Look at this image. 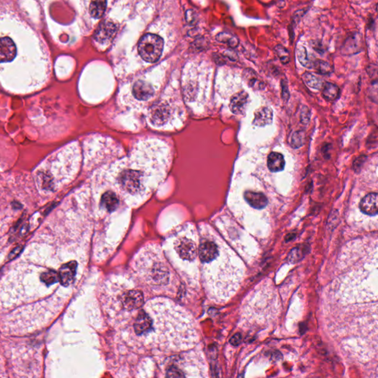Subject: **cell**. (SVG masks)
<instances>
[{
  "mask_svg": "<svg viewBox=\"0 0 378 378\" xmlns=\"http://www.w3.org/2000/svg\"><path fill=\"white\" fill-rule=\"evenodd\" d=\"M173 159L167 141L155 137L138 140L127 156L103 164L108 181L126 205L146 201L167 177Z\"/></svg>",
  "mask_w": 378,
  "mask_h": 378,
  "instance_id": "obj_1",
  "label": "cell"
},
{
  "mask_svg": "<svg viewBox=\"0 0 378 378\" xmlns=\"http://www.w3.org/2000/svg\"><path fill=\"white\" fill-rule=\"evenodd\" d=\"M203 266L208 271V278L217 296L229 298L240 285L243 277V264L228 248L222 242L205 238L198 248Z\"/></svg>",
  "mask_w": 378,
  "mask_h": 378,
  "instance_id": "obj_2",
  "label": "cell"
},
{
  "mask_svg": "<svg viewBox=\"0 0 378 378\" xmlns=\"http://www.w3.org/2000/svg\"><path fill=\"white\" fill-rule=\"evenodd\" d=\"M146 124L157 131L180 129L186 121V110L179 90L168 88L144 112Z\"/></svg>",
  "mask_w": 378,
  "mask_h": 378,
  "instance_id": "obj_3",
  "label": "cell"
},
{
  "mask_svg": "<svg viewBox=\"0 0 378 378\" xmlns=\"http://www.w3.org/2000/svg\"><path fill=\"white\" fill-rule=\"evenodd\" d=\"M279 301L275 291L267 286L254 291L243 307L242 318L251 326H265L277 318Z\"/></svg>",
  "mask_w": 378,
  "mask_h": 378,
  "instance_id": "obj_4",
  "label": "cell"
},
{
  "mask_svg": "<svg viewBox=\"0 0 378 378\" xmlns=\"http://www.w3.org/2000/svg\"><path fill=\"white\" fill-rule=\"evenodd\" d=\"M162 38L155 34H145L139 44V52L143 60L148 63H154L160 59L164 50Z\"/></svg>",
  "mask_w": 378,
  "mask_h": 378,
  "instance_id": "obj_5",
  "label": "cell"
},
{
  "mask_svg": "<svg viewBox=\"0 0 378 378\" xmlns=\"http://www.w3.org/2000/svg\"><path fill=\"white\" fill-rule=\"evenodd\" d=\"M146 266V277L151 284L157 287L167 285L170 281L169 268L162 260H149Z\"/></svg>",
  "mask_w": 378,
  "mask_h": 378,
  "instance_id": "obj_6",
  "label": "cell"
},
{
  "mask_svg": "<svg viewBox=\"0 0 378 378\" xmlns=\"http://www.w3.org/2000/svg\"><path fill=\"white\" fill-rule=\"evenodd\" d=\"M175 242V249L180 259L185 261H194L197 257V245L192 238L180 236Z\"/></svg>",
  "mask_w": 378,
  "mask_h": 378,
  "instance_id": "obj_7",
  "label": "cell"
},
{
  "mask_svg": "<svg viewBox=\"0 0 378 378\" xmlns=\"http://www.w3.org/2000/svg\"><path fill=\"white\" fill-rule=\"evenodd\" d=\"M144 304V296L142 292L138 290H130L121 295V306L127 311L139 309Z\"/></svg>",
  "mask_w": 378,
  "mask_h": 378,
  "instance_id": "obj_8",
  "label": "cell"
},
{
  "mask_svg": "<svg viewBox=\"0 0 378 378\" xmlns=\"http://www.w3.org/2000/svg\"><path fill=\"white\" fill-rule=\"evenodd\" d=\"M363 38L359 33H353L346 38L341 47L342 54L353 55L362 50Z\"/></svg>",
  "mask_w": 378,
  "mask_h": 378,
  "instance_id": "obj_9",
  "label": "cell"
},
{
  "mask_svg": "<svg viewBox=\"0 0 378 378\" xmlns=\"http://www.w3.org/2000/svg\"><path fill=\"white\" fill-rule=\"evenodd\" d=\"M249 96L246 92H239L231 97L229 107L233 114L245 115L248 106Z\"/></svg>",
  "mask_w": 378,
  "mask_h": 378,
  "instance_id": "obj_10",
  "label": "cell"
},
{
  "mask_svg": "<svg viewBox=\"0 0 378 378\" xmlns=\"http://www.w3.org/2000/svg\"><path fill=\"white\" fill-rule=\"evenodd\" d=\"M16 56V47L9 37L0 38V62H10Z\"/></svg>",
  "mask_w": 378,
  "mask_h": 378,
  "instance_id": "obj_11",
  "label": "cell"
},
{
  "mask_svg": "<svg viewBox=\"0 0 378 378\" xmlns=\"http://www.w3.org/2000/svg\"><path fill=\"white\" fill-rule=\"evenodd\" d=\"M117 28L116 24L109 22L101 23L96 30L95 39L100 43L109 42L116 36Z\"/></svg>",
  "mask_w": 378,
  "mask_h": 378,
  "instance_id": "obj_12",
  "label": "cell"
},
{
  "mask_svg": "<svg viewBox=\"0 0 378 378\" xmlns=\"http://www.w3.org/2000/svg\"><path fill=\"white\" fill-rule=\"evenodd\" d=\"M76 262H70L63 264L59 269V277L61 284L64 286L70 285L73 282L76 274Z\"/></svg>",
  "mask_w": 378,
  "mask_h": 378,
  "instance_id": "obj_13",
  "label": "cell"
},
{
  "mask_svg": "<svg viewBox=\"0 0 378 378\" xmlns=\"http://www.w3.org/2000/svg\"><path fill=\"white\" fill-rule=\"evenodd\" d=\"M377 194L371 193L362 199L360 203V209L369 216L377 214Z\"/></svg>",
  "mask_w": 378,
  "mask_h": 378,
  "instance_id": "obj_14",
  "label": "cell"
},
{
  "mask_svg": "<svg viewBox=\"0 0 378 378\" xmlns=\"http://www.w3.org/2000/svg\"><path fill=\"white\" fill-rule=\"evenodd\" d=\"M245 200L255 209H263L268 203L267 197L262 193L247 191L244 194Z\"/></svg>",
  "mask_w": 378,
  "mask_h": 378,
  "instance_id": "obj_15",
  "label": "cell"
},
{
  "mask_svg": "<svg viewBox=\"0 0 378 378\" xmlns=\"http://www.w3.org/2000/svg\"><path fill=\"white\" fill-rule=\"evenodd\" d=\"M273 121V112L268 107H261L254 113L253 124L254 126H263L271 124Z\"/></svg>",
  "mask_w": 378,
  "mask_h": 378,
  "instance_id": "obj_16",
  "label": "cell"
},
{
  "mask_svg": "<svg viewBox=\"0 0 378 378\" xmlns=\"http://www.w3.org/2000/svg\"><path fill=\"white\" fill-rule=\"evenodd\" d=\"M285 162L283 155L280 153L272 152L267 158V167L271 172H278L283 170Z\"/></svg>",
  "mask_w": 378,
  "mask_h": 378,
  "instance_id": "obj_17",
  "label": "cell"
},
{
  "mask_svg": "<svg viewBox=\"0 0 378 378\" xmlns=\"http://www.w3.org/2000/svg\"><path fill=\"white\" fill-rule=\"evenodd\" d=\"M106 0H92L90 14L95 19H100L106 11Z\"/></svg>",
  "mask_w": 378,
  "mask_h": 378,
  "instance_id": "obj_18",
  "label": "cell"
},
{
  "mask_svg": "<svg viewBox=\"0 0 378 378\" xmlns=\"http://www.w3.org/2000/svg\"><path fill=\"white\" fill-rule=\"evenodd\" d=\"M216 39L218 42L226 44L228 47L232 49L237 47L239 44V39L229 33H220L217 36Z\"/></svg>",
  "mask_w": 378,
  "mask_h": 378,
  "instance_id": "obj_19",
  "label": "cell"
},
{
  "mask_svg": "<svg viewBox=\"0 0 378 378\" xmlns=\"http://www.w3.org/2000/svg\"><path fill=\"white\" fill-rule=\"evenodd\" d=\"M339 94V88L337 85H334L333 83H330V82H327L323 86V92H322V95H323V98L328 101H333V100L336 99Z\"/></svg>",
  "mask_w": 378,
  "mask_h": 378,
  "instance_id": "obj_20",
  "label": "cell"
},
{
  "mask_svg": "<svg viewBox=\"0 0 378 378\" xmlns=\"http://www.w3.org/2000/svg\"><path fill=\"white\" fill-rule=\"evenodd\" d=\"M297 58L299 62L307 68L311 69L313 67V62L309 59L307 51L304 46H299L296 49Z\"/></svg>",
  "mask_w": 378,
  "mask_h": 378,
  "instance_id": "obj_21",
  "label": "cell"
},
{
  "mask_svg": "<svg viewBox=\"0 0 378 378\" xmlns=\"http://www.w3.org/2000/svg\"><path fill=\"white\" fill-rule=\"evenodd\" d=\"M304 82L310 88L319 90L322 87V80L312 73H305L302 75Z\"/></svg>",
  "mask_w": 378,
  "mask_h": 378,
  "instance_id": "obj_22",
  "label": "cell"
},
{
  "mask_svg": "<svg viewBox=\"0 0 378 378\" xmlns=\"http://www.w3.org/2000/svg\"><path fill=\"white\" fill-rule=\"evenodd\" d=\"M244 75L248 80V84H249L250 87H252L254 88L261 89V86H262V83L256 77V73L253 71L252 70L247 69L245 70Z\"/></svg>",
  "mask_w": 378,
  "mask_h": 378,
  "instance_id": "obj_23",
  "label": "cell"
},
{
  "mask_svg": "<svg viewBox=\"0 0 378 378\" xmlns=\"http://www.w3.org/2000/svg\"><path fill=\"white\" fill-rule=\"evenodd\" d=\"M274 51L282 64L286 65L290 62V52L284 46L278 44L274 48Z\"/></svg>",
  "mask_w": 378,
  "mask_h": 378,
  "instance_id": "obj_24",
  "label": "cell"
},
{
  "mask_svg": "<svg viewBox=\"0 0 378 378\" xmlns=\"http://www.w3.org/2000/svg\"><path fill=\"white\" fill-rule=\"evenodd\" d=\"M41 280L43 283L48 284V285L57 283L59 281V274L54 271L44 272L41 276Z\"/></svg>",
  "mask_w": 378,
  "mask_h": 378,
  "instance_id": "obj_25",
  "label": "cell"
},
{
  "mask_svg": "<svg viewBox=\"0 0 378 378\" xmlns=\"http://www.w3.org/2000/svg\"><path fill=\"white\" fill-rule=\"evenodd\" d=\"M313 67L320 74H328L332 72L331 65L322 60H316L313 62Z\"/></svg>",
  "mask_w": 378,
  "mask_h": 378,
  "instance_id": "obj_26",
  "label": "cell"
},
{
  "mask_svg": "<svg viewBox=\"0 0 378 378\" xmlns=\"http://www.w3.org/2000/svg\"><path fill=\"white\" fill-rule=\"evenodd\" d=\"M304 136L302 133L295 132L291 139V145L293 148H299L303 144Z\"/></svg>",
  "mask_w": 378,
  "mask_h": 378,
  "instance_id": "obj_27",
  "label": "cell"
},
{
  "mask_svg": "<svg viewBox=\"0 0 378 378\" xmlns=\"http://www.w3.org/2000/svg\"><path fill=\"white\" fill-rule=\"evenodd\" d=\"M224 56L227 58L229 59L230 60L233 61V62H235L238 59L237 53L232 48L225 51Z\"/></svg>",
  "mask_w": 378,
  "mask_h": 378,
  "instance_id": "obj_28",
  "label": "cell"
},
{
  "mask_svg": "<svg viewBox=\"0 0 378 378\" xmlns=\"http://www.w3.org/2000/svg\"><path fill=\"white\" fill-rule=\"evenodd\" d=\"M241 335L239 334H236L231 338V343L233 345L239 344L240 341H241Z\"/></svg>",
  "mask_w": 378,
  "mask_h": 378,
  "instance_id": "obj_29",
  "label": "cell"
},
{
  "mask_svg": "<svg viewBox=\"0 0 378 378\" xmlns=\"http://www.w3.org/2000/svg\"><path fill=\"white\" fill-rule=\"evenodd\" d=\"M21 250H22V248L21 247H17L15 248L14 251H12V252L11 253V254H10V258H14L15 256H17L18 254H19V252H20Z\"/></svg>",
  "mask_w": 378,
  "mask_h": 378,
  "instance_id": "obj_30",
  "label": "cell"
}]
</instances>
